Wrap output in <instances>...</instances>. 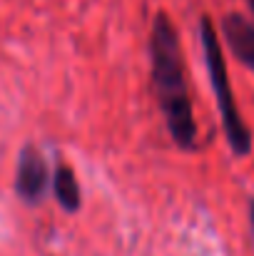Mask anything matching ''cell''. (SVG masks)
<instances>
[{
  "label": "cell",
  "mask_w": 254,
  "mask_h": 256,
  "mask_svg": "<svg viewBox=\"0 0 254 256\" xmlns=\"http://www.w3.org/2000/svg\"><path fill=\"white\" fill-rule=\"evenodd\" d=\"M150 72H152L157 107L165 117V127H167L172 142L184 152H194L197 150V120H194L192 97H189L184 52H182L174 22L162 10L152 20Z\"/></svg>",
  "instance_id": "obj_1"
},
{
  "label": "cell",
  "mask_w": 254,
  "mask_h": 256,
  "mask_svg": "<svg viewBox=\"0 0 254 256\" xmlns=\"http://www.w3.org/2000/svg\"><path fill=\"white\" fill-rule=\"evenodd\" d=\"M50 186V172L43 152L35 144H25L18 154V167H15V194L23 199L28 206H38Z\"/></svg>",
  "instance_id": "obj_3"
},
{
  "label": "cell",
  "mask_w": 254,
  "mask_h": 256,
  "mask_svg": "<svg viewBox=\"0 0 254 256\" xmlns=\"http://www.w3.org/2000/svg\"><path fill=\"white\" fill-rule=\"evenodd\" d=\"M219 28L229 52L254 72V20L244 18L242 12H227Z\"/></svg>",
  "instance_id": "obj_4"
},
{
  "label": "cell",
  "mask_w": 254,
  "mask_h": 256,
  "mask_svg": "<svg viewBox=\"0 0 254 256\" xmlns=\"http://www.w3.org/2000/svg\"><path fill=\"white\" fill-rule=\"evenodd\" d=\"M50 186H53V196H55L58 206L65 214H78L80 212V206H83V189H80V182L75 176V170L65 160H58V167L53 172Z\"/></svg>",
  "instance_id": "obj_5"
},
{
  "label": "cell",
  "mask_w": 254,
  "mask_h": 256,
  "mask_svg": "<svg viewBox=\"0 0 254 256\" xmlns=\"http://www.w3.org/2000/svg\"><path fill=\"white\" fill-rule=\"evenodd\" d=\"M249 224H252V239H254V199L249 202Z\"/></svg>",
  "instance_id": "obj_6"
},
{
  "label": "cell",
  "mask_w": 254,
  "mask_h": 256,
  "mask_svg": "<svg viewBox=\"0 0 254 256\" xmlns=\"http://www.w3.org/2000/svg\"><path fill=\"white\" fill-rule=\"evenodd\" d=\"M199 45H202L207 78H209V85H212L214 100H217V110H219L227 144H229L234 157H249L252 154V130L247 127V122L239 112V104L234 100L224 50L219 45V32H217L209 15H202V20H199Z\"/></svg>",
  "instance_id": "obj_2"
}]
</instances>
